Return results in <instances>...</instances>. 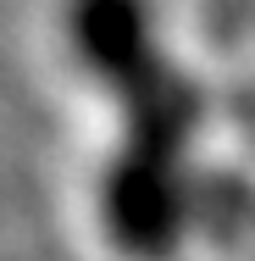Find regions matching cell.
I'll return each instance as SVG.
<instances>
[{"label": "cell", "mask_w": 255, "mask_h": 261, "mask_svg": "<svg viewBox=\"0 0 255 261\" xmlns=\"http://www.w3.org/2000/svg\"><path fill=\"white\" fill-rule=\"evenodd\" d=\"M100 228L128 261H172L189 233L183 156L117 145L100 172Z\"/></svg>", "instance_id": "6da1fadb"}, {"label": "cell", "mask_w": 255, "mask_h": 261, "mask_svg": "<svg viewBox=\"0 0 255 261\" xmlns=\"http://www.w3.org/2000/svg\"><path fill=\"white\" fill-rule=\"evenodd\" d=\"M67 39L78 67L117 100H128L166 67L150 0H67Z\"/></svg>", "instance_id": "7a4b0ae2"}]
</instances>
